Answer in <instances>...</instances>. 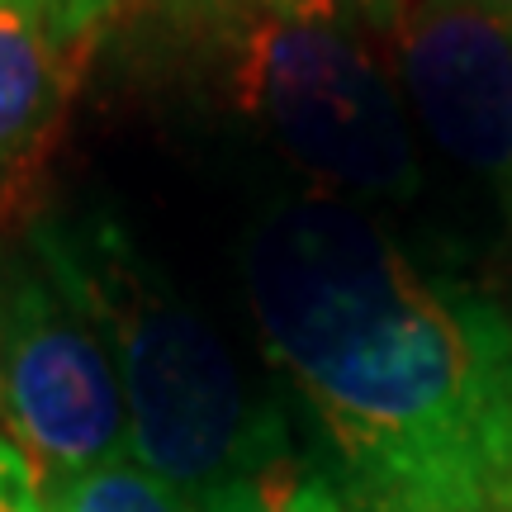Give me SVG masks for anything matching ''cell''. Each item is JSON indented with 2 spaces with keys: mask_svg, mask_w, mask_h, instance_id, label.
Instances as JSON below:
<instances>
[{
  "mask_svg": "<svg viewBox=\"0 0 512 512\" xmlns=\"http://www.w3.org/2000/svg\"><path fill=\"white\" fill-rule=\"evenodd\" d=\"M247 299L347 512H489L512 460V323L361 204L313 190L247 242Z\"/></svg>",
  "mask_w": 512,
  "mask_h": 512,
  "instance_id": "1",
  "label": "cell"
},
{
  "mask_svg": "<svg viewBox=\"0 0 512 512\" xmlns=\"http://www.w3.org/2000/svg\"><path fill=\"white\" fill-rule=\"evenodd\" d=\"M38 256L81 294L110 342L128 456L195 498L285 465L280 422L256 403L228 342L119 233L76 238L43 228Z\"/></svg>",
  "mask_w": 512,
  "mask_h": 512,
  "instance_id": "2",
  "label": "cell"
},
{
  "mask_svg": "<svg viewBox=\"0 0 512 512\" xmlns=\"http://www.w3.org/2000/svg\"><path fill=\"white\" fill-rule=\"evenodd\" d=\"M233 95L323 195L347 204H403L422 162L399 81L347 24L261 15L233 53Z\"/></svg>",
  "mask_w": 512,
  "mask_h": 512,
  "instance_id": "3",
  "label": "cell"
},
{
  "mask_svg": "<svg viewBox=\"0 0 512 512\" xmlns=\"http://www.w3.org/2000/svg\"><path fill=\"white\" fill-rule=\"evenodd\" d=\"M0 432L43 484L128 456L114 351L81 294L38 252L0 299Z\"/></svg>",
  "mask_w": 512,
  "mask_h": 512,
  "instance_id": "4",
  "label": "cell"
},
{
  "mask_svg": "<svg viewBox=\"0 0 512 512\" xmlns=\"http://www.w3.org/2000/svg\"><path fill=\"white\" fill-rule=\"evenodd\" d=\"M389 72L441 157L512 200V15L479 0H403Z\"/></svg>",
  "mask_w": 512,
  "mask_h": 512,
  "instance_id": "5",
  "label": "cell"
},
{
  "mask_svg": "<svg viewBox=\"0 0 512 512\" xmlns=\"http://www.w3.org/2000/svg\"><path fill=\"white\" fill-rule=\"evenodd\" d=\"M72 53L76 43L57 38L38 19L0 10V166L29 152L62 110Z\"/></svg>",
  "mask_w": 512,
  "mask_h": 512,
  "instance_id": "6",
  "label": "cell"
},
{
  "mask_svg": "<svg viewBox=\"0 0 512 512\" xmlns=\"http://www.w3.org/2000/svg\"><path fill=\"white\" fill-rule=\"evenodd\" d=\"M48 512H204V498L147 470L143 460L114 456L95 470L43 484Z\"/></svg>",
  "mask_w": 512,
  "mask_h": 512,
  "instance_id": "7",
  "label": "cell"
},
{
  "mask_svg": "<svg viewBox=\"0 0 512 512\" xmlns=\"http://www.w3.org/2000/svg\"><path fill=\"white\" fill-rule=\"evenodd\" d=\"M204 512H347V503L323 479L275 465V470L214 489L204 498Z\"/></svg>",
  "mask_w": 512,
  "mask_h": 512,
  "instance_id": "8",
  "label": "cell"
},
{
  "mask_svg": "<svg viewBox=\"0 0 512 512\" xmlns=\"http://www.w3.org/2000/svg\"><path fill=\"white\" fill-rule=\"evenodd\" d=\"M119 5H124V0H0V10L38 19L43 29H53L57 38H67L76 48H81Z\"/></svg>",
  "mask_w": 512,
  "mask_h": 512,
  "instance_id": "9",
  "label": "cell"
},
{
  "mask_svg": "<svg viewBox=\"0 0 512 512\" xmlns=\"http://www.w3.org/2000/svg\"><path fill=\"white\" fill-rule=\"evenodd\" d=\"M0 512H48L43 479L5 432H0Z\"/></svg>",
  "mask_w": 512,
  "mask_h": 512,
  "instance_id": "10",
  "label": "cell"
},
{
  "mask_svg": "<svg viewBox=\"0 0 512 512\" xmlns=\"http://www.w3.org/2000/svg\"><path fill=\"white\" fill-rule=\"evenodd\" d=\"M489 512H512V460H508V470H503V484H498L494 508H489Z\"/></svg>",
  "mask_w": 512,
  "mask_h": 512,
  "instance_id": "11",
  "label": "cell"
},
{
  "mask_svg": "<svg viewBox=\"0 0 512 512\" xmlns=\"http://www.w3.org/2000/svg\"><path fill=\"white\" fill-rule=\"evenodd\" d=\"M479 5H489V10H503V15H512V0H479Z\"/></svg>",
  "mask_w": 512,
  "mask_h": 512,
  "instance_id": "12",
  "label": "cell"
},
{
  "mask_svg": "<svg viewBox=\"0 0 512 512\" xmlns=\"http://www.w3.org/2000/svg\"><path fill=\"white\" fill-rule=\"evenodd\" d=\"M508 204H512V200H508Z\"/></svg>",
  "mask_w": 512,
  "mask_h": 512,
  "instance_id": "13",
  "label": "cell"
}]
</instances>
